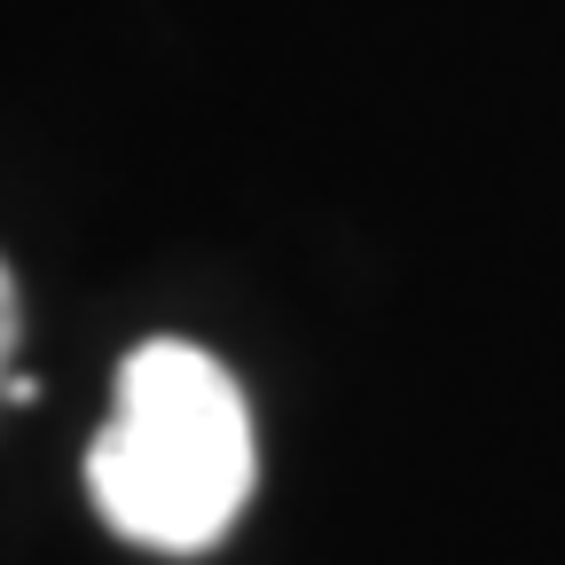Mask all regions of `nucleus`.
I'll return each instance as SVG.
<instances>
[{
	"instance_id": "obj_2",
	"label": "nucleus",
	"mask_w": 565,
	"mask_h": 565,
	"mask_svg": "<svg viewBox=\"0 0 565 565\" xmlns=\"http://www.w3.org/2000/svg\"><path fill=\"white\" fill-rule=\"evenodd\" d=\"M17 322H24V307H17V275L0 267V393H9V353H17Z\"/></svg>"
},
{
	"instance_id": "obj_1",
	"label": "nucleus",
	"mask_w": 565,
	"mask_h": 565,
	"mask_svg": "<svg viewBox=\"0 0 565 565\" xmlns=\"http://www.w3.org/2000/svg\"><path fill=\"white\" fill-rule=\"evenodd\" d=\"M259 448L236 377L189 338H150L118 362L110 424L87 448V494L110 534L158 557H204L252 503Z\"/></svg>"
}]
</instances>
